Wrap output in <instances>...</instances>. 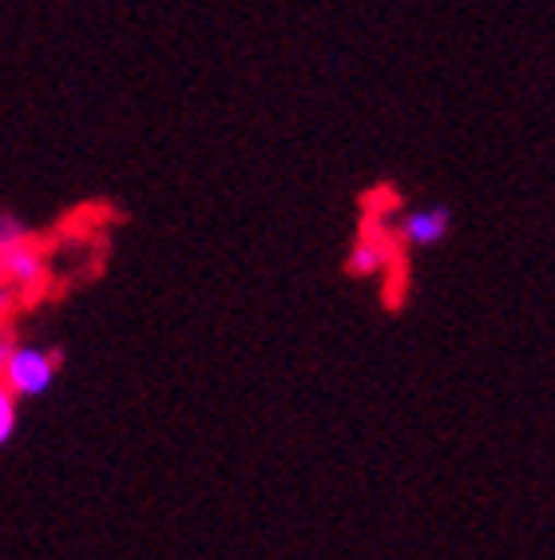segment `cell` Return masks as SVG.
I'll list each match as a JSON object with an SVG mask.
<instances>
[{"mask_svg":"<svg viewBox=\"0 0 555 560\" xmlns=\"http://www.w3.org/2000/svg\"><path fill=\"white\" fill-rule=\"evenodd\" d=\"M9 306H12V287L9 282H0V318L9 314Z\"/></svg>","mask_w":555,"mask_h":560,"instance_id":"7","label":"cell"},{"mask_svg":"<svg viewBox=\"0 0 555 560\" xmlns=\"http://www.w3.org/2000/svg\"><path fill=\"white\" fill-rule=\"evenodd\" d=\"M40 279H44V255L33 243H24V247L9 250V255L0 259V282H9L12 291H28V287H36Z\"/></svg>","mask_w":555,"mask_h":560,"instance_id":"3","label":"cell"},{"mask_svg":"<svg viewBox=\"0 0 555 560\" xmlns=\"http://www.w3.org/2000/svg\"><path fill=\"white\" fill-rule=\"evenodd\" d=\"M389 259H393V250H389L385 238H362V243L353 247L350 270L353 275H377V270L389 267Z\"/></svg>","mask_w":555,"mask_h":560,"instance_id":"4","label":"cell"},{"mask_svg":"<svg viewBox=\"0 0 555 560\" xmlns=\"http://www.w3.org/2000/svg\"><path fill=\"white\" fill-rule=\"evenodd\" d=\"M12 338L9 335H0V382H4V366H9V354H12Z\"/></svg>","mask_w":555,"mask_h":560,"instance_id":"6","label":"cell"},{"mask_svg":"<svg viewBox=\"0 0 555 560\" xmlns=\"http://www.w3.org/2000/svg\"><path fill=\"white\" fill-rule=\"evenodd\" d=\"M64 366V354L60 350H48V346L33 342H16L9 354V366H4V386L16 394V398H44L48 389L56 386V374Z\"/></svg>","mask_w":555,"mask_h":560,"instance_id":"1","label":"cell"},{"mask_svg":"<svg viewBox=\"0 0 555 560\" xmlns=\"http://www.w3.org/2000/svg\"><path fill=\"white\" fill-rule=\"evenodd\" d=\"M21 425V398L0 382V445L12 442V433Z\"/></svg>","mask_w":555,"mask_h":560,"instance_id":"5","label":"cell"},{"mask_svg":"<svg viewBox=\"0 0 555 560\" xmlns=\"http://www.w3.org/2000/svg\"><path fill=\"white\" fill-rule=\"evenodd\" d=\"M452 231V215L449 207L440 203H425V207H409L405 215L397 219V243L413 250H433L440 247Z\"/></svg>","mask_w":555,"mask_h":560,"instance_id":"2","label":"cell"}]
</instances>
